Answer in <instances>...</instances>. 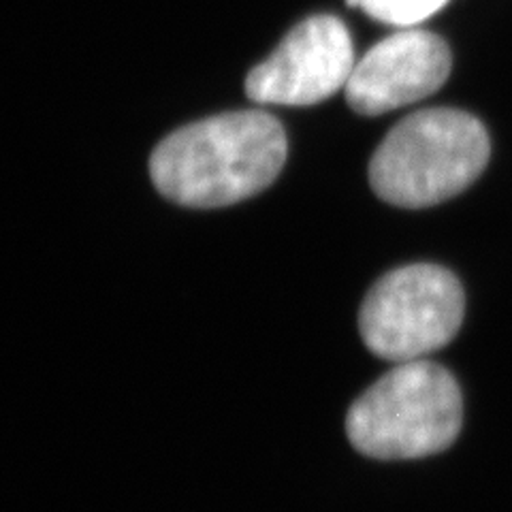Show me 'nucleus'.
I'll list each match as a JSON object with an SVG mask.
<instances>
[{
  "label": "nucleus",
  "instance_id": "nucleus-1",
  "mask_svg": "<svg viewBox=\"0 0 512 512\" xmlns=\"http://www.w3.org/2000/svg\"><path fill=\"white\" fill-rule=\"evenodd\" d=\"M288 154L284 126L265 111H231L188 124L150 158L154 186L186 207H224L274 182Z\"/></svg>",
  "mask_w": 512,
  "mask_h": 512
},
{
  "label": "nucleus",
  "instance_id": "nucleus-2",
  "mask_svg": "<svg viewBox=\"0 0 512 512\" xmlns=\"http://www.w3.org/2000/svg\"><path fill=\"white\" fill-rule=\"evenodd\" d=\"M489 156V133L476 116L453 107L423 109L382 139L370 160V184L382 201L421 210L470 188Z\"/></svg>",
  "mask_w": 512,
  "mask_h": 512
},
{
  "label": "nucleus",
  "instance_id": "nucleus-3",
  "mask_svg": "<svg viewBox=\"0 0 512 512\" xmlns=\"http://www.w3.org/2000/svg\"><path fill=\"white\" fill-rule=\"evenodd\" d=\"M463 399L453 374L425 359L397 363L363 391L346 416V434L374 459H419L451 446Z\"/></svg>",
  "mask_w": 512,
  "mask_h": 512
},
{
  "label": "nucleus",
  "instance_id": "nucleus-4",
  "mask_svg": "<svg viewBox=\"0 0 512 512\" xmlns=\"http://www.w3.org/2000/svg\"><path fill=\"white\" fill-rule=\"evenodd\" d=\"M466 314V295L453 271L416 263L389 271L365 295L359 331L374 355L419 361L451 342Z\"/></svg>",
  "mask_w": 512,
  "mask_h": 512
},
{
  "label": "nucleus",
  "instance_id": "nucleus-5",
  "mask_svg": "<svg viewBox=\"0 0 512 512\" xmlns=\"http://www.w3.org/2000/svg\"><path fill=\"white\" fill-rule=\"evenodd\" d=\"M355 64L346 24L335 15H312L250 71L246 94L261 105H316L346 88Z\"/></svg>",
  "mask_w": 512,
  "mask_h": 512
},
{
  "label": "nucleus",
  "instance_id": "nucleus-6",
  "mask_svg": "<svg viewBox=\"0 0 512 512\" xmlns=\"http://www.w3.org/2000/svg\"><path fill=\"white\" fill-rule=\"evenodd\" d=\"M451 67V50L436 32L402 28L355 64L344 88L346 101L361 116H382L438 92Z\"/></svg>",
  "mask_w": 512,
  "mask_h": 512
},
{
  "label": "nucleus",
  "instance_id": "nucleus-7",
  "mask_svg": "<svg viewBox=\"0 0 512 512\" xmlns=\"http://www.w3.org/2000/svg\"><path fill=\"white\" fill-rule=\"evenodd\" d=\"M446 5L448 0H357L372 20L397 28H416Z\"/></svg>",
  "mask_w": 512,
  "mask_h": 512
}]
</instances>
